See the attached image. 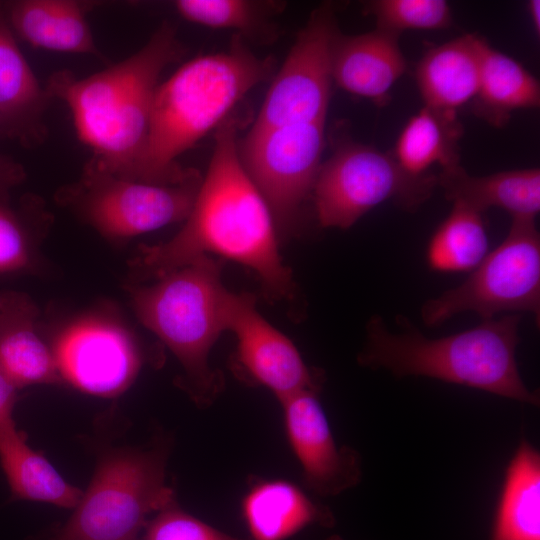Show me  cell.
Wrapping results in <instances>:
<instances>
[{
    "label": "cell",
    "instance_id": "1",
    "mask_svg": "<svg viewBox=\"0 0 540 540\" xmlns=\"http://www.w3.org/2000/svg\"><path fill=\"white\" fill-rule=\"evenodd\" d=\"M237 131L238 121L230 117L217 128L206 175L182 229L164 243L140 248L130 262L133 280L158 279L215 254L255 271L273 297H291L294 284L278 251L273 215L243 166Z\"/></svg>",
    "mask_w": 540,
    "mask_h": 540
},
{
    "label": "cell",
    "instance_id": "2",
    "mask_svg": "<svg viewBox=\"0 0 540 540\" xmlns=\"http://www.w3.org/2000/svg\"><path fill=\"white\" fill-rule=\"evenodd\" d=\"M182 54L175 28L165 22L137 52L98 73L78 78L64 70L50 77L47 92L69 108L95 166L136 180L160 75Z\"/></svg>",
    "mask_w": 540,
    "mask_h": 540
},
{
    "label": "cell",
    "instance_id": "3",
    "mask_svg": "<svg viewBox=\"0 0 540 540\" xmlns=\"http://www.w3.org/2000/svg\"><path fill=\"white\" fill-rule=\"evenodd\" d=\"M272 60L254 54L235 35L223 51L195 57L156 88L146 146L136 180L175 184L198 172L177 158L214 128L272 72Z\"/></svg>",
    "mask_w": 540,
    "mask_h": 540
},
{
    "label": "cell",
    "instance_id": "4",
    "mask_svg": "<svg viewBox=\"0 0 540 540\" xmlns=\"http://www.w3.org/2000/svg\"><path fill=\"white\" fill-rule=\"evenodd\" d=\"M396 320L400 332L391 331L380 316L369 320L357 358L361 366L399 378L429 377L539 405L538 392L526 386L516 362L519 314L483 320L476 327L440 338L425 336L406 317Z\"/></svg>",
    "mask_w": 540,
    "mask_h": 540
},
{
    "label": "cell",
    "instance_id": "5",
    "mask_svg": "<svg viewBox=\"0 0 540 540\" xmlns=\"http://www.w3.org/2000/svg\"><path fill=\"white\" fill-rule=\"evenodd\" d=\"M222 266L201 256L151 285L128 287L136 316L176 356L184 373L181 386L199 407L210 406L223 388L222 376L209 364L225 331Z\"/></svg>",
    "mask_w": 540,
    "mask_h": 540
},
{
    "label": "cell",
    "instance_id": "6",
    "mask_svg": "<svg viewBox=\"0 0 540 540\" xmlns=\"http://www.w3.org/2000/svg\"><path fill=\"white\" fill-rule=\"evenodd\" d=\"M163 447L103 455L74 512L53 540H136L148 517L175 501Z\"/></svg>",
    "mask_w": 540,
    "mask_h": 540
},
{
    "label": "cell",
    "instance_id": "7",
    "mask_svg": "<svg viewBox=\"0 0 540 540\" xmlns=\"http://www.w3.org/2000/svg\"><path fill=\"white\" fill-rule=\"evenodd\" d=\"M463 312L481 320L504 313L540 319V235L535 219L512 218L505 239L458 286L424 302L421 318L435 327Z\"/></svg>",
    "mask_w": 540,
    "mask_h": 540
},
{
    "label": "cell",
    "instance_id": "8",
    "mask_svg": "<svg viewBox=\"0 0 540 540\" xmlns=\"http://www.w3.org/2000/svg\"><path fill=\"white\" fill-rule=\"evenodd\" d=\"M437 186L431 174L414 176L394 157L352 140L341 141L321 164L313 197L319 224L348 229L371 209L389 200L414 210Z\"/></svg>",
    "mask_w": 540,
    "mask_h": 540
},
{
    "label": "cell",
    "instance_id": "9",
    "mask_svg": "<svg viewBox=\"0 0 540 540\" xmlns=\"http://www.w3.org/2000/svg\"><path fill=\"white\" fill-rule=\"evenodd\" d=\"M201 179L198 173L180 183H149L115 176L89 161L56 198L106 239L125 241L185 221Z\"/></svg>",
    "mask_w": 540,
    "mask_h": 540
},
{
    "label": "cell",
    "instance_id": "10",
    "mask_svg": "<svg viewBox=\"0 0 540 540\" xmlns=\"http://www.w3.org/2000/svg\"><path fill=\"white\" fill-rule=\"evenodd\" d=\"M326 120L249 130L241 161L273 218L290 222L321 167Z\"/></svg>",
    "mask_w": 540,
    "mask_h": 540
},
{
    "label": "cell",
    "instance_id": "11",
    "mask_svg": "<svg viewBox=\"0 0 540 540\" xmlns=\"http://www.w3.org/2000/svg\"><path fill=\"white\" fill-rule=\"evenodd\" d=\"M338 32L330 5L311 14L274 77L251 130L326 120L333 83L331 49Z\"/></svg>",
    "mask_w": 540,
    "mask_h": 540
},
{
    "label": "cell",
    "instance_id": "12",
    "mask_svg": "<svg viewBox=\"0 0 540 540\" xmlns=\"http://www.w3.org/2000/svg\"><path fill=\"white\" fill-rule=\"evenodd\" d=\"M50 344L63 382L99 397L123 393L142 366L134 335L107 315L90 314L74 320Z\"/></svg>",
    "mask_w": 540,
    "mask_h": 540
},
{
    "label": "cell",
    "instance_id": "13",
    "mask_svg": "<svg viewBox=\"0 0 540 540\" xmlns=\"http://www.w3.org/2000/svg\"><path fill=\"white\" fill-rule=\"evenodd\" d=\"M223 323L236 336L233 359L236 375L247 383L262 386L279 402L301 392H320L322 374L310 368L288 337L268 323L247 293L226 291Z\"/></svg>",
    "mask_w": 540,
    "mask_h": 540
},
{
    "label": "cell",
    "instance_id": "14",
    "mask_svg": "<svg viewBox=\"0 0 540 540\" xmlns=\"http://www.w3.org/2000/svg\"><path fill=\"white\" fill-rule=\"evenodd\" d=\"M318 394L305 391L280 402L285 434L306 487L337 496L361 481L362 461L355 449L337 444Z\"/></svg>",
    "mask_w": 540,
    "mask_h": 540
},
{
    "label": "cell",
    "instance_id": "15",
    "mask_svg": "<svg viewBox=\"0 0 540 540\" xmlns=\"http://www.w3.org/2000/svg\"><path fill=\"white\" fill-rule=\"evenodd\" d=\"M398 39L377 28L358 35L339 31L331 49L332 81L350 94L385 105L407 68Z\"/></svg>",
    "mask_w": 540,
    "mask_h": 540
},
{
    "label": "cell",
    "instance_id": "16",
    "mask_svg": "<svg viewBox=\"0 0 540 540\" xmlns=\"http://www.w3.org/2000/svg\"><path fill=\"white\" fill-rule=\"evenodd\" d=\"M40 312L25 293L0 292V370L20 389L61 384L55 355L40 330Z\"/></svg>",
    "mask_w": 540,
    "mask_h": 540
},
{
    "label": "cell",
    "instance_id": "17",
    "mask_svg": "<svg viewBox=\"0 0 540 540\" xmlns=\"http://www.w3.org/2000/svg\"><path fill=\"white\" fill-rule=\"evenodd\" d=\"M483 38L466 34L426 51L415 68L424 107L457 115L476 97L481 73Z\"/></svg>",
    "mask_w": 540,
    "mask_h": 540
},
{
    "label": "cell",
    "instance_id": "18",
    "mask_svg": "<svg viewBox=\"0 0 540 540\" xmlns=\"http://www.w3.org/2000/svg\"><path fill=\"white\" fill-rule=\"evenodd\" d=\"M50 99L21 52L0 4V132L27 145L42 140Z\"/></svg>",
    "mask_w": 540,
    "mask_h": 540
},
{
    "label": "cell",
    "instance_id": "19",
    "mask_svg": "<svg viewBox=\"0 0 540 540\" xmlns=\"http://www.w3.org/2000/svg\"><path fill=\"white\" fill-rule=\"evenodd\" d=\"M241 509L251 540H286L309 525L330 526L334 522L327 507L283 479L253 483L242 499Z\"/></svg>",
    "mask_w": 540,
    "mask_h": 540
},
{
    "label": "cell",
    "instance_id": "20",
    "mask_svg": "<svg viewBox=\"0 0 540 540\" xmlns=\"http://www.w3.org/2000/svg\"><path fill=\"white\" fill-rule=\"evenodd\" d=\"M14 32L48 51L98 55L84 5L72 0H17L3 4Z\"/></svg>",
    "mask_w": 540,
    "mask_h": 540
},
{
    "label": "cell",
    "instance_id": "21",
    "mask_svg": "<svg viewBox=\"0 0 540 540\" xmlns=\"http://www.w3.org/2000/svg\"><path fill=\"white\" fill-rule=\"evenodd\" d=\"M445 197L480 213L496 207L512 218L535 219L540 210L538 168L509 170L486 176L470 175L460 165L442 169L437 177Z\"/></svg>",
    "mask_w": 540,
    "mask_h": 540
},
{
    "label": "cell",
    "instance_id": "22",
    "mask_svg": "<svg viewBox=\"0 0 540 540\" xmlns=\"http://www.w3.org/2000/svg\"><path fill=\"white\" fill-rule=\"evenodd\" d=\"M490 540H540V454L525 439L506 468Z\"/></svg>",
    "mask_w": 540,
    "mask_h": 540
},
{
    "label": "cell",
    "instance_id": "23",
    "mask_svg": "<svg viewBox=\"0 0 540 540\" xmlns=\"http://www.w3.org/2000/svg\"><path fill=\"white\" fill-rule=\"evenodd\" d=\"M540 105L538 79L514 58L482 43L479 88L473 112L495 127L504 126L514 111Z\"/></svg>",
    "mask_w": 540,
    "mask_h": 540
},
{
    "label": "cell",
    "instance_id": "24",
    "mask_svg": "<svg viewBox=\"0 0 540 540\" xmlns=\"http://www.w3.org/2000/svg\"><path fill=\"white\" fill-rule=\"evenodd\" d=\"M0 463L14 499L74 508L82 496L16 427L0 432Z\"/></svg>",
    "mask_w": 540,
    "mask_h": 540
},
{
    "label": "cell",
    "instance_id": "25",
    "mask_svg": "<svg viewBox=\"0 0 540 540\" xmlns=\"http://www.w3.org/2000/svg\"><path fill=\"white\" fill-rule=\"evenodd\" d=\"M463 127L457 115L423 107L402 129L392 155L408 174L421 176L439 164L442 169L459 163Z\"/></svg>",
    "mask_w": 540,
    "mask_h": 540
},
{
    "label": "cell",
    "instance_id": "26",
    "mask_svg": "<svg viewBox=\"0 0 540 540\" xmlns=\"http://www.w3.org/2000/svg\"><path fill=\"white\" fill-rule=\"evenodd\" d=\"M488 248L482 213L454 202L428 242L426 261L437 272H471L487 255Z\"/></svg>",
    "mask_w": 540,
    "mask_h": 540
},
{
    "label": "cell",
    "instance_id": "27",
    "mask_svg": "<svg viewBox=\"0 0 540 540\" xmlns=\"http://www.w3.org/2000/svg\"><path fill=\"white\" fill-rule=\"evenodd\" d=\"M47 226V213L36 198H26L18 208L9 204V198H0V274L37 269Z\"/></svg>",
    "mask_w": 540,
    "mask_h": 540
},
{
    "label": "cell",
    "instance_id": "28",
    "mask_svg": "<svg viewBox=\"0 0 540 540\" xmlns=\"http://www.w3.org/2000/svg\"><path fill=\"white\" fill-rule=\"evenodd\" d=\"M270 4L249 0H178L174 6L181 17L192 23L249 36L266 25L272 12Z\"/></svg>",
    "mask_w": 540,
    "mask_h": 540
},
{
    "label": "cell",
    "instance_id": "29",
    "mask_svg": "<svg viewBox=\"0 0 540 540\" xmlns=\"http://www.w3.org/2000/svg\"><path fill=\"white\" fill-rule=\"evenodd\" d=\"M365 12L376 28L397 37L408 30H441L452 24V11L443 0H373Z\"/></svg>",
    "mask_w": 540,
    "mask_h": 540
},
{
    "label": "cell",
    "instance_id": "30",
    "mask_svg": "<svg viewBox=\"0 0 540 540\" xmlns=\"http://www.w3.org/2000/svg\"><path fill=\"white\" fill-rule=\"evenodd\" d=\"M145 540H244L203 522L176 502L162 509L146 526Z\"/></svg>",
    "mask_w": 540,
    "mask_h": 540
},
{
    "label": "cell",
    "instance_id": "31",
    "mask_svg": "<svg viewBox=\"0 0 540 540\" xmlns=\"http://www.w3.org/2000/svg\"><path fill=\"white\" fill-rule=\"evenodd\" d=\"M18 387L0 370V432L16 427L13 409Z\"/></svg>",
    "mask_w": 540,
    "mask_h": 540
},
{
    "label": "cell",
    "instance_id": "32",
    "mask_svg": "<svg viewBox=\"0 0 540 540\" xmlns=\"http://www.w3.org/2000/svg\"><path fill=\"white\" fill-rule=\"evenodd\" d=\"M25 178L23 167L10 158L0 156V198L8 199L9 191Z\"/></svg>",
    "mask_w": 540,
    "mask_h": 540
},
{
    "label": "cell",
    "instance_id": "33",
    "mask_svg": "<svg viewBox=\"0 0 540 540\" xmlns=\"http://www.w3.org/2000/svg\"><path fill=\"white\" fill-rule=\"evenodd\" d=\"M528 12H529L531 23L535 30V33L539 35L540 33V1L539 0L529 1Z\"/></svg>",
    "mask_w": 540,
    "mask_h": 540
},
{
    "label": "cell",
    "instance_id": "34",
    "mask_svg": "<svg viewBox=\"0 0 540 540\" xmlns=\"http://www.w3.org/2000/svg\"><path fill=\"white\" fill-rule=\"evenodd\" d=\"M326 540H343V539L338 535H333V536L327 538Z\"/></svg>",
    "mask_w": 540,
    "mask_h": 540
}]
</instances>
